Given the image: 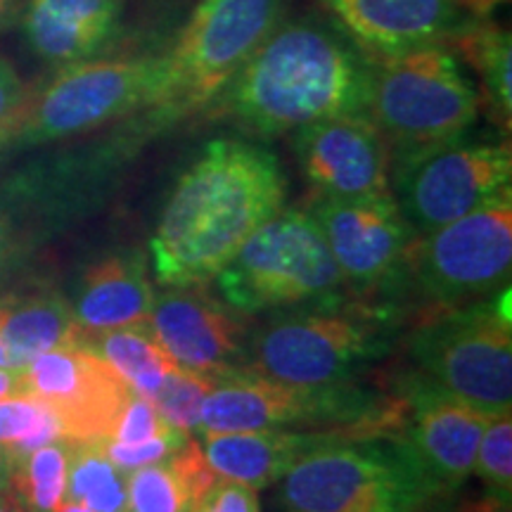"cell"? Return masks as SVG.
Here are the masks:
<instances>
[{
	"mask_svg": "<svg viewBox=\"0 0 512 512\" xmlns=\"http://www.w3.org/2000/svg\"><path fill=\"white\" fill-rule=\"evenodd\" d=\"M472 475L479 477L484 489L512 496V418L510 413L496 415L479 439Z\"/></svg>",
	"mask_w": 512,
	"mask_h": 512,
	"instance_id": "4dcf8cb0",
	"label": "cell"
},
{
	"mask_svg": "<svg viewBox=\"0 0 512 512\" xmlns=\"http://www.w3.org/2000/svg\"><path fill=\"white\" fill-rule=\"evenodd\" d=\"M401 420V441L437 491L446 498L472 475L479 439L494 415L456 399L422 377L408 389Z\"/></svg>",
	"mask_w": 512,
	"mask_h": 512,
	"instance_id": "9a60e30c",
	"label": "cell"
},
{
	"mask_svg": "<svg viewBox=\"0 0 512 512\" xmlns=\"http://www.w3.org/2000/svg\"><path fill=\"white\" fill-rule=\"evenodd\" d=\"M392 320L368 309L285 313L247 342L242 370L292 384H347L392 351Z\"/></svg>",
	"mask_w": 512,
	"mask_h": 512,
	"instance_id": "ba28073f",
	"label": "cell"
},
{
	"mask_svg": "<svg viewBox=\"0 0 512 512\" xmlns=\"http://www.w3.org/2000/svg\"><path fill=\"white\" fill-rule=\"evenodd\" d=\"M363 434L373 437L356 427L216 434V437L202 439V451L216 477L247 484L259 491L278 484L299 460L318 448L349 437H363Z\"/></svg>",
	"mask_w": 512,
	"mask_h": 512,
	"instance_id": "44dd1931",
	"label": "cell"
},
{
	"mask_svg": "<svg viewBox=\"0 0 512 512\" xmlns=\"http://www.w3.org/2000/svg\"><path fill=\"white\" fill-rule=\"evenodd\" d=\"M280 159L247 140H211L178 178L150 256L162 287L209 285L268 219L285 207Z\"/></svg>",
	"mask_w": 512,
	"mask_h": 512,
	"instance_id": "6da1fadb",
	"label": "cell"
},
{
	"mask_svg": "<svg viewBox=\"0 0 512 512\" xmlns=\"http://www.w3.org/2000/svg\"><path fill=\"white\" fill-rule=\"evenodd\" d=\"M0 366H3V368H10L8 354H5V349H3V347H0Z\"/></svg>",
	"mask_w": 512,
	"mask_h": 512,
	"instance_id": "ee69618b",
	"label": "cell"
},
{
	"mask_svg": "<svg viewBox=\"0 0 512 512\" xmlns=\"http://www.w3.org/2000/svg\"><path fill=\"white\" fill-rule=\"evenodd\" d=\"M195 434H185L181 430H174L171 427L169 432L159 434L155 439L140 441V444H121V441H98L102 453L110 458V463L117 467V470L128 472L138 470V467L159 463V460H166L169 456H174L178 448L185 446V441Z\"/></svg>",
	"mask_w": 512,
	"mask_h": 512,
	"instance_id": "1f68e13d",
	"label": "cell"
},
{
	"mask_svg": "<svg viewBox=\"0 0 512 512\" xmlns=\"http://www.w3.org/2000/svg\"><path fill=\"white\" fill-rule=\"evenodd\" d=\"M396 403L382 408L377 396L354 382L292 384L271 377L233 370L219 377L204 401L195 434L292 430V427H356L368 434H387L401 427Z\"/></svg>",
	"mask_w": 512,
	"mask_h": 512,
	"instance_id": "8992f818",
	"label": "cell"
},
{
	"mask_svg": "<svg viewBox=\"0 0 512 512\" xmlns=\"http://www.w3.org/2000/svg\"><path fill=\"white\" fill-rule=\"evenodd\" d=\"M219 377L221 375L197 373V370L176 366L164 377L150 401L166 425L185 434H195L204 401L214 384L219 382Z\"/></svg>",
	"mask_w": 512,
	"mask_h": 512,
	"instance_id": "f546056e",
	"label": "cell"
},
{
	"mask_svg": "<svg viewBox=\"0 0 512 512\" xmlns=\"http://www.w3.org/2000/svg\"><path fill=\"white\" fill-rule=\"evenodd\" d=\"M508 140L465 136L392 159L389 185L415 235H427L510 190Z\"/></svg>",
	"mask_w": 512,
	"mask_h": 512,
	"instance_id": "30bf717a",
	"label": "cell"
},
{
	"mask_svg": "<svg viewBox=\"0 0 512 512\" xmlns=\"http://www.w3.org/2000/svg\"><path fill=\"white\" fill-rule=\"evenodd\" d=\"M83 344H88V335L76 323L72 302L64 294H0V347L10 368H27L46 351Z\"/></svg>",
	"mask_w": 512,
	"mask_h": 512,
	"instance_id": "603a6c76",
	"label": "cell"
},
{
	"mask_svg": "<svg viewBox=\"0 0 512 512\" xmlns=\"http://www.w3.org/2000/svg\"><path fill=\"white\" fill-rule=\"evenodd\" d=\"M29 100V88L8 60L0 57V128H15Z\"/></svg>",
	"mask_w": 512,
	"mask_h": 512,
	"instance_id": "e575fe53",
	"label": "cell"
},
{
	"mask_svg": "<svg viewBox=\"0 0 512 512\" xmlns=\"http://www.w3.org/2000/svg\"><path fill=\"white\" fill-rule=\"evenodd\" d=\"M171 427L162 420L157 408L152 406L150 399L133 392L126 406L121 408L110 441H121V444H140V441L155 439L159 434L169 432ZM107 441V439H105Z\"/></svg>",
	"mask_w": 512,
	"mask_h": 512,
	"instance_id": "d6a6232c",
	"label": "cell"
},
{
	"mask_svg": "<svg viewBox=\"0 0 512 512\" xmlns=\"http://www.w3.org/2000/svg\"><path fill=\"white\" fill-rule=\"evenodd\" d=\"M72 448L74 441L57 439L12 460L8 489L24 512H60L67 501Z\"/></svg>",
	"mask_w": 512,
	"mask_h": 512,
	"instance_id": "4316f807",
	"label": "cell"
},
{
	"mask_svg": "<svg viewBox=\"0 0 512 512\" xmlns=\"http://www.w3.org/2000/svg\"><path fill=\"white\" fill-rule=\"evenodd\" d=\"M214 102L221 117L261 136L366 114L368 55L323 19L280 22Z\"/></svg>",
	"mask_w": 512,
	"mask_h": 512,
	"instance_id": "7a4b0ae2",
	"label": "cell"
},
{
	"mask_svg": "<svg viewBox=\"0 0 512 512\" xmlns=\"http://www.w3.org/2000/svg\"><path fill=\"white\" fill-rule=\"evenodd\" d=\"M164 55L93 57L57 69L15 121L10 147H38L162 107Z\"/></svg>",
	"mask_w": 512,
	"mask_h": 512,
	"instance_id": "5b68a950",
	"label": "cell"
},
{
	"mask_svg": "<svg viewBox=\"0 0 512 512\" xmlns=\"http://www.w3.org/2000/svg\"><path fill=\"white\" fill-rule=\"evenodd\" d=\"M465 5V10L470 12L472 17H484L486 12H491L496 5H501L503 0H460Z\"/></svg>",
	"mask_w": 512,
	"mask_h": 512,
	"instance_id": "74e56055",
	"label": "cell"
},
{
	"mask_svg": "<svg viewBox=\"0 0 512 512\" xmlns=\"http://www.w3.org/2000/svg\"><path fill=\"white\" fill-rule=\"evenodd\" d=\"M19 8V0H0V29L10 22Z\"/></svg>",
	"mask_w": 512,
	"mask_h": 512,
	"instance_id": "ab89813d",
	"label": "cell"
},
{
	"mask_svg": "<svg viewBox=\"0 0 512 512\" xmlns=\"http://www.w3.org/2000/svg\"><path fill=\"white\" fill-rule=\"evenodd\" d=\"M460 55L472 64L484 88L486 105L505 133L512 119V43L510 34L489 19L472 17L451 38Z\"/></svg>",
	"mask_w": 512,
	"mask_h": 512,
	"instance_id": "d4e9b609",
	"label": "cell"
},
{
	"mask_svg": "<svg viewBox=\"0 0 512 512\" xmlns=\"http://www.w3.org/2000/svg\"><path fill=\"white\" fill-rule=\"evenodd\" d=\"M67 498L88 505L93 512H128L126 475L110 463L98 441H74Z\"/></svg>",
	"mask_w": 512,
	"mask_h": 512,
	"instance_id": "83f0119b",
	"label": "cell"
},
{
	"mask_svg": "<svg viewBox=\"0 0 512 512\" xmlns=\"http://www.w3.org/2000/svg\"><path fill=\"white\" fill-rule=\"evenodd\" d=\"M60 512H93L91 508H88V505H83V503H76V501H64L62 503V508H60Z\"/></svg>",
	"mask_w": 512,
	"mask_h": 512,
	"instance_id": "b9f144b4",
	"label": "cell"
},
{
	"mask_svg": "<svg viewBox=\"0 0 512 512\" xmlns=\"http://www.w3.org/2000/svg\"><path fill=\"white\" fill-rule=\"evenodd\" d=\"M88 347L117 373L131 392L150 399L178 363L166 354L147 325L100 332L88 337Z\"/></svg>",
	"mask_w": 512,
	"mask_h": 512,
	"instance_id": "484cf974",
	"label": "cell"
},
{
	"mask_svg": "<svg viewBox=\"0 0 512 512\" xmlns=\"http://www.w3.org/2000/svg\"><path fill=\"white\" fill-rule=\"evenodd\" d=\"M76 209L43 164L0 183V294L29 266L38 245Z\"/></svg>",
	"mask_w": 512,
	"mask_h": 512,
	"instance_id": "ffe728a7",
	"label": "cell"
},
{
	"mask_svg": "<svg viewBox=\"0 0 512 512\" xmlns=\"http://www.w3.org/2000/svg\"><path fill=\"white\" fill-rule=\"evenodd\" d=\"M22 370L24 392L46 403L60 420L64 439L76 444L110 439L133 394L88 344L46 351Z\"/></svg>",
	"mask_w": 512,
	"mask_h": 512,
	"instance_id": "4fadbf2b",
	"label": "cell"
},
{
	"mask_svg": "<svg viewBox=\"0 0 512 512\" xmlns=\"http://www.w3.org/2000/svg\"><path fill=\"white\" fill-rule=\"evenodd\" d=\"M126 0H27L19 12L22 36L53 69L93 60L112 46Z\"/></svg>",
	"mask_w": 512,
	"mask_h": 512,
	"instance_id": "d6986e66",
	"label": "cell"
},
{
	"mask_svg": "<svg viewBox=\"0 0 512 512\" xmlns=\"http://www.w3.org/2000/svg\"><path fill=\"white\" fill-rule=\"evenodd\" d=\"M10 467H12V458L10 453L0 446V486L8 484V475H10Z\"/></svg>",
	"mask_w": 512,
	"mask_h": 512,
	"instance_id": "60d3db41",
	"label": "cell"
},
{
	"mask_svg": "<svg viewBox=\"0 0 512 512\" xmlns=\"http://www.w3.org/2000/svg\"><path fill=\"white\" fill-rule=\"evenodd\" d=\"M287 0H200L181 38L164 55L166 93L159 112L171 121L214 102L242 64L283 22Z\"/></svg>",
	"mask_w": 512,
	"mask_h": 512,
	"instance_id": "8fae6325",
	"label": "cell"
},
{
	"mask_svg": "<svg viewBox=\"0 0 512 512\" xmlns=\"http://www.w3.org/2000/svg\"><path fill=\"white\" fill-rule=\"evenodd\" d=\"M280 482L290 512H427L439 501L399 434H363L318 448Z\"/></svg>",
	"mask_w": 512,
	"mask_h": 512,
	"instance_id": "277c9868",
	"label": "cell"
},
{
	"mask_svg": "<svg viewBox=\"0 0 512 512\" xmlns=\"http://www.w3.org/2000/svg\"><path fill=\"white\" fill-rule=\"evenodd\" d=\"M24 392V370L0 366V399Z\"/></svg>",
	"mask_w": 512,
	"mask_h": 512,
	"instance_id": "8d00e7d4",
	"label": "cell"
},
{
	"mask_svg": "<svg viewBox=\"0 0 512 512\" xmlns=\"http://www.w3.org/2000/svg\"><path fill=\"white\" fill-rule=\"evenodd\" d=\"M192 512H261V503L252 486L216 479Z\"/></svg>",
	"mask_w": 512,
	"mask_h": 512,
	"instance_id": "836d02e7",
	"label": "cell"
},
{
	"mask_svg": "<svg viewBox=\"0 0 512 512\" xmlns=\"http://www.w3.org/2000/svg\"><path fill=\"white\" fill-rule=\"evenodd\" d=\"M456 512H512V496L496 494L486 489L484 494L467 498L456 508Z\"/></svg>",
	"mask_w": 512,
	"mask_h": 512,
	"instance_id": "d590c367",
	"label": "cell"
},
{
	"mask_svg": "<svg viewBox=\"0 0 512 512\" xmlns=\"http://www.w3.org/2000/svg\"><path fill=\"white\" fill-rule=\"evenodd\" d=\"M302 174L323 197L389 195L392 147L368 114H342L294 131Z\"/></svg>",
	"mask_w": 512,
	"mask_h": 512,
	"instance_id": "2e32d148",
	"label": "cell"
},
{
	"mask_svg": "<svg viewBox=\"0 0 512 512\" xmlns=\"http://www.w3.org/2000/svg\"><path fill=\"white\" fill-rule=\"evenodd\" d=\"M427 380L489 415L512 411L510 287L482 302L446 309L411 337Z\"/></svg>",
	"mask_w": 512,
	"mask_h": 512,
	"instance_id": "9c48e42d",
	"label": "cell"
},
{
	"mask_svg": "<svg viewBox=\"0 0 512 512\" xmlns=\"http://www.w3.org/2000/svg\"><path fill=\"white\" fill-rule=\"evenodd\" d=\"M155 297L147 254L121 249L100 256L83 271L72 309L81 330L95 337L100 332L147 325Z\"/></svg>",
	"mask_w": 512,
	"mask_h": 512,
	"instance_id": "7402d4cb",
	"label": "cell"
},
{
	"mask_svg": "<svg viewBox=\"0 0 512 512\" xmlns=\"http://www.w3.org/2000/svg\"><path fill=\"white\" fill-rule=\"evenodd\" d=\"M406 268L425 299L458 309L510 287L512 190L427 235H415Z\"/></svg>",
	"mask_w": 512,
	"mask_h": 512,
	"instance_id": "7c38bea8",
	"label": "cell"
},
{
	"mask_svg": "<svg viewBox=\"0 0 512 512\" xmlns=\"http://www.w3.org/2000/svg\"><path fill=\"white\" fill-rule=\"evenodd\" d=\"M344 283L375 287L406 271L415 233L394 195L320 197L311 207Z\"/></svg>",
	"mask_w": 512,
	"mask_h": 512,
	"instance_id": "5bb4252c",
	"label": "cell"
},
{
	"mask_svg": "<svg viewBox=\"0 0 512 512\" xmlns=\"http://www.w3.org/2000/svg\"><path fill=\"white\" fill-rule=\"evenodd\" d=\"M0 512H24V508L19 505L17 498L12 496L8 484L0 486Z\"/></svg>",
	"mask_w": 512,
	"mask_h": 512,
	"instance_id": "f35d334b",
	"label": "cell"
},
{
	"mask_svg": "<svg viewBox=\"0 0 512 512\" xmlns=\"http://www.w3.org/2000/svg\"><path fill=\"white\" fill-rule=\"evenodd\" d=\"M223 302L242 316L337 302L344 283L311 211L280 209L216 275Z\"/></svg>",
	"mask_w": 512,
	"mask_h": 512,
	"instance_id": "52a82bcc",
	"label": "cell"
},
{
	"mask_svg": "<svg viewBox=\"0 0 512 512\" xmlns=\"http://www.w3.org/2000/svg\"><path fill=\"white\" fill-rule=\"evenodd\" d=\"M57 439H64L60 420L34 394L22 392L0 399V446L12 460Z\"/></svg>",
	"mask_w": 512,
	"mask_h": 512,
	"instance_id": "f1b7e54d",
	"label": "cell"
},
{
	"mask_svg": "<svg viewBox=\"0 0 512 512\" xmlns=\"http://www.w3.org/2000/svg\"><path fill=\"white\" fill-rule=\"evenodd\" d=\"M368 55L366 114L394 155L465 136L479 119V93L441 43Z\"/></svg>",
	"mask_w": 512,
	"mask_h": 512,
	"instance_id": "3957f363",
	"label": "cell"
},
{
	"mask_svg": "<svg viewBox=\"0 0 512 512\" xmlns=\"http://www.w3.org/2000/svg\"><path fill=\"white\" fill-rule=\"evenodd\" d=\"M10 136H12V128H0V152L10 147Z\"/></svg>",
	"mask_w": 512,
	"mask_h": 512,
	"instance_id": "7bdbcfd3",
	"label": "cell"
},
{
	"mask_svg": "<svg viewBox=\"0 0 512 512\" xmlns=\"http://www.w3.org/2000/svg\"><path fill=\"white\" fill-rule=\"evenodd\" d=\"M216 479L200 439L190 437L174 456L128 472V512H192Z\"/></svg>",
	"mask_w": 512,
	"mask_h": 512,
	"instance_id": "cb8c5ba5",
	"label": "cell"
},
{
	"mask_svg": "<svg viewBox=\"0 0 512 512\" xmlns=\"http://www.w3.org/2000/svg\"><path fill=\"white\" fill-rule=\"evenodd\" d=\"M207 285L166 287L157 294L147 328L178 366L226 375L247 363V325Z\"/></svg>",
	"mask_w": 512,
	"mask_h": 512,
	"instance_id": "e0dca14e",
	"label": "cell"
},
{
	"mask_svg": "<svg viewBox=\"0 0 512 512\" xmlns=\"http://www.w3.org/2000/svg\"><path fill=\"white\" fill-rule=\"evenodd\" d=\"M363 53H396L451 38L472 15L460 0H323Z\"/></svg>",
	"mask_w": 512,
	"mask_h": 512,
	"instance_id": "ac0fdd59",
	"label": "cell"
}]
</instances>
